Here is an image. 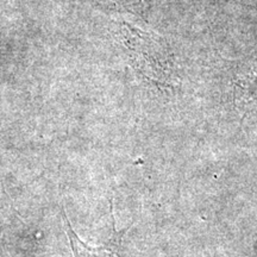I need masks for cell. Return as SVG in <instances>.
Listing matches in <instances>:
<instances>
[{
    "instance_id": "obj_1",
    "label": "cell",
    "mask_w": 257,
    "mask_h": 257,
    "mask_svg": "<svg viewBox=\"0 0 257 257\" xmlns=\"http://www.w3.org/2000/svg\"><path fill=\"white\" fill-rule=\"evenodd\" d=\"M64 221L67 224L68 239L72 244V250L75 257H121L119 252L121 237L112 239L102 246H89L76 236L66 217H64Z\"/></svg>"
}]
</instances>
